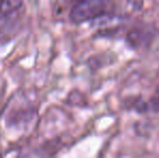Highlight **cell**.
<instances>
[{
    "instance_id": "cell-1",
    "label": "cell",
    "mask_w": 159,
    "mask_h": 158,
    "mask_svg": "<svg viewBox=\"0 0 159 158\" xmlns=\"http://www.w3.org/2000/svg\"><path fill=\"white\" fill-rule=\"evenodd\" d=\"M113 0H77L69 11V21L73 24H82L106 15Z\"/></svg>"
},
{
    "instance_id": "cell-2",
    "label": "cell",
    "mask_w": 159,
    "mask_h": 158,
    "mask_svg": "<svg viewBox=\"0 0 159 158\" xmlns=\"http://www.w3.org/2000/svg\"><path fill=\"white\" fill-rule=\"evenodd\" d=\"M23 0H0V22L10 23L15 20L23 11Z\"/></svg>"
},
{
    "instance_id": "cell-3",
    "label": "cell",
    "mask_w": 159,
    "mask_h": 158,
    "mask_svg": "<svg viewBox=\"0 0 159 158\" xmlns=\"http://www.w3.org/2000/svg\"><path fill=\"white\" fill-rule=\"evenodd\" d=\"M63 1H67V2H69V1H74V3H75L77 0H63Z\"/></svg>"
},
{
    "instance_id": "cell-4",
    "label": "cell",
    "mask_w": 159,
    "mask_h": 158,
    "mask_svg": "<svg viewBox=\"0 0 159 158\" xmlns=\"http://www.w3.org/2000/svg\"><path fill=\"white\" fill-rule=\"evenodd\" d=\"M158 103H159V94H158Z\"/></svg>"
}]
</instances>
